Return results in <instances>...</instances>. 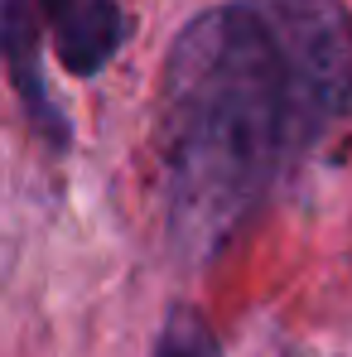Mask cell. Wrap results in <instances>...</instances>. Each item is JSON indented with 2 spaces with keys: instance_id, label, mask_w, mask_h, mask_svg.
<instances>
[{
  "instance_id": "cell-1",
  "label": "cell",
  "mask_w": 352,
  "mask_h": 357,
  "mask_svg": "<svg viewBox=\"0 0 352 357\" xmlns=\"http://www.w3.org/2000/svg\"><path fill=\"white\" fill-rule=\"evenodd\" d=\"M352 116L343 0H227L193 15L160 77L169 232L213 261L266 208L280 174Z\"/></svg>"
},
{
  "instance_id": "cell-2",
  "label": "cell",
  "mask_w": 352,
  "mask_h": 357,
  "mask_svg": "<svg viewBox=\"0 0 352 357\" xmlns=\"http://www.w3.org/2000/svg\"><path fill=\"white\" fill-rule=\"evenodd\" d=\"M29 5L72 77H97L130 34L121 0H29Z\"/></svg>"
},
{
  "instance_id": "cell-3",
  "label": "cell",
  "mask_w": 352,
  "mask_h": 357,
  "mask_svg": "<svg viewBox=\"0 0 352 357\" xmlns=\"http://www.w3.org/2000/svg\"><path fill=\"white\" fill-rule=\"evenodd\" d=\"M5 59H10V82L24 97L34 126L54 145H68V121L54 107V97L44 87V73H39V20H34L29 0H5Z\"/></svg>"
},
{
  "instance_id": "cell-4",
  "label": "cell",
  "mask_w": 352,
  "mask_h": 357,
  "mask_svg": "<svg viewBox=\"0 0 352 357\" xmlns=\"http://www.w3.org/2000/svg\"><path fill=\"white\" fill-rule=\"evenodd\" d=\"M150 357H222L217 353V338L208 333V324L188 309H174V319L164 324V333L155 338V353Z\"/></svg>"
}]
</instances>
